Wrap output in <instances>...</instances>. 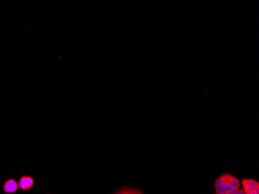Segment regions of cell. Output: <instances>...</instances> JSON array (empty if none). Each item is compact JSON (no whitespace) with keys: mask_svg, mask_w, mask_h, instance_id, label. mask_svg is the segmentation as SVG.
<instances>
[{"mask_svg":"<svg viewBox=\"0 0 259 194\" xmlns=\"http://www.w3.org/2000/svg\"><path fill=\"white\" fill-rule=\"evenodd\" d=\"M240 181L231 174H225L216 179L214 183L217 194H229L236 189L240 188Z\"/></svg>","mask_w":259,"mask_h":194,"instance_id":"6da1fadb","label":"cell"},{"mask_svg":"<svg viewBox=\"0 0 259 194\" xmlns=\"http://www.w3.org/2000/svg\"><path fill=\"white\" fill-rule=\"evenodd\" d=\"M241 183L244 194H259V183L257 180L251 179H243Z\"/></svg>","mask_w":259,"mask_h":194,"instance_id":"7a4b0ae2","label":"cell"},{"mask_svg":"<svg viewBox=\"0 0 259 194\" xmlns=\"http://www.w3.org/2000/svg\"><path fill=\"white\" fill-rule=\"evenodd\" d=\"M35 184V180L30 175H23L18 182V187L22 191H30Z\"/></svg>","mask_w":259,"mask_h":194,"instance_id":"3957f363","label":"cell"},{"mask_svg":"<svg viewBox=\"0 0 259 194\" xmlns=\"http://www.w3.org/2000/svg\"><path fill=\"white\" fill-rule=\"evenodd\" d=\"M18 183L15 179H10L6 180L3 185L4 192L6 194H14L18 190Z\"/></svg>","mask_w":259,"mask_h":194,"instance_id":"277c9868","label":"cell"},{"mask_svg":"<svg viewBox=\"0 0 259 194\" xmlns=\"http://www.w3.org/2000/svg\"><path fill=\"white\" fill-rule=\"evenodd\" d=\"M137 189L130 188V187H122L115 191L112 194H135Z\"/></svg>","mask_w":259,"mask_h":194,"instance_id":"5b68a950","label":"cell"},{"mask_svg":"<svg viewBox=\"0 0 259 194\" xmlns=\"http://www.w3.org/2000/svg\"><path fill=\"white\" fill-rule=\"evenodd\" d=\"M229 194H244L243 189H236L235 191H233L232 192L230 193Z\"/></svg>","mask_w":259,"mask_h":194,"instance_id":"8992f818","label":"cell"},{"mask_svg":"<svg viewBox=\"0 0 259 194\" xmlns=\"http://www.w3.org/2000/svg\"><path fill=\"white\" fill-rule=\"evenodd\" d=\"M135 194H143L141 192V191H139V190H137V191H136Z\"/></svg>","mask_w":259,"mask_h":194,"instance_id":"52a82bcc","label":"cell"}]
</instances>
